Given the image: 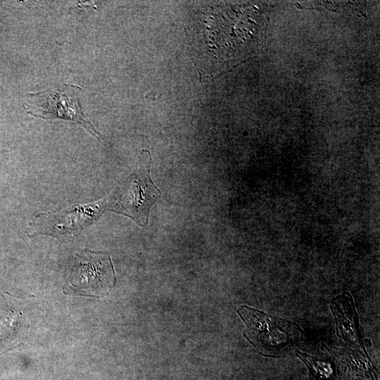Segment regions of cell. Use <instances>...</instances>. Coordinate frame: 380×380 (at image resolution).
<instances>
[{
  "mask_svg": "<svg viewBox=\"0 0 380 380\" xmlns=\"http://www.w3.org/2000/svg\"><path fill=\"white\" fill-rule=\"evenodd\" d=\"M151 160L149 151L142 149L133 172L106 196L108 211L127 216L141 227L148 225L151 208L162 194L150 175Z\"/></svg>",
  "mask_w": 380,
  "mask_h": 380,
  "instance_id": "obj_1",
  "label": "cell"
},
{
  "mask_svg": "<svg viewBox=\"0 0 380 380\" xmlns=\"http://www.w3.org/2000/svg\"><path fill=\"white\" fill-rule=\"evenodd\" d=\"M105 211H108L107 197L94 203L75 204L57 212L41 213L31 220L26 233L30 236H51L65 242L96 222Z\"/></svg>",
  "mask_w": 380,
  "mask_h": 380,
  "instance_id": "obj_2",
  "label": "cell"
},
{
  "mask_svg": "<svg viewBox=\"0 0 380 380\" xmlns=\"http://www.w3.org/2000/svg\"><path fill=\"white\" fill-rule=\"evenodd\" d=\"M237 312L246 326L245 336L262 353H278L303 338L302 331L292 322L246 305Z\"/></svg>",
  "mask_w": 380,
  "mask_h": 380,
  "instance_id": "obj_3",
  "label": "cell"
},
{
  "mask_svg": "<svg viewBox=\"0 0 380 380\" xmlns=\"http://www.w3.org/2000/svg\"><path fill=\"white\" fill-rule=\"evenodd\" d=\"M80 89L79 86L65 84L61 89L27 93L24 108L29 114L35 117L46 120L64 119L77 122L92 136L108 143L106 138L82 113L76 97L77 91Z\"/></svg>",
  "mask_w": 380,
  "mask_h": 380,
  "instance_id": "obj_4",
  "label": "cell"
},
{
  "mask_svg": "<svg viewBox=\"0 0 380 380\" xmlns=\"http://www.w3.org/2000/svg\"><path fill=\"white\" fill-rule=\"evenodd\" d=\"M116 280L109 253L84 249L75 255L65 293L99 297L109 291Z\"/></svg>",
  "mask_w": 380,
  "mask_h": 380,
  "instance_id": "obj_5",
  "label": "cell"
}]
</instances>
